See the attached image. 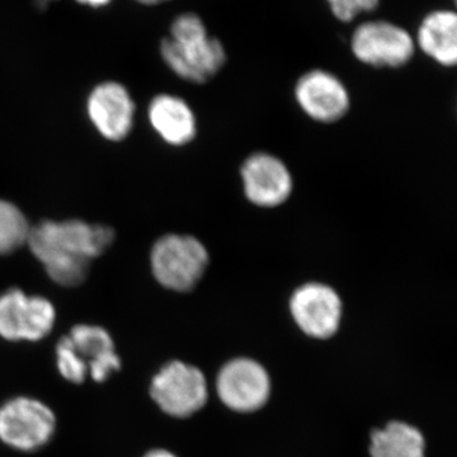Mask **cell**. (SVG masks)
Listing matches in <instances>:
<instances>
[{"label":"cell","mask_w":457,"mask_h":457,"mask_svg":"<svg viewBox=\"0 0 457 457\" xmlns=\"http://www.w3.org/2000/svg\"><path fill=\"white\" fill-rule=\"evenodd\" d=\"M144 457H177L174 456L173 453H170L167 450L156 449L152 450L150 453H147Z\"/></svg>","instance_id":"21"},{"label":"cell","mask_w":457,"mask_h":457,"mask_svg":"<svg viewBox=\"0 0 457 457\" xmlns=\"http://www.w3.org/2000/svg\"><path fill=\"white\" fill-rule=\"evenodd\" d=\"M150 394L158 407L171 417L186 418L206 404V378L195 366L179 361L167 363L153 378Z\"/></svg>","instance_id":"6"},{"label":"cell","mask_w":457,"mask_h":457,"mask_svg":"<svg viewBox=\"0 0 457 457\" xmlns=\"http://www.w3.org/2000/svg\"><path fill=\"white\" fill-rule=\"evenodd\" d=\"M149 121L156 134L174 146H183L196 137L197 121L185 99L173 95H159L147 110Z\"/></svg>","instance_id":"15"},{"label":"cell","mask_w":457,"mask_h":457,"mask_svg":"<svg viewBox=\"0 0 457 457\" xmlns=\"http://www.w3.org/2000/svg\"><path fill=\"white\" fill-rule=\"evenodd\" d=\"M113 239V228L106 225L42 221L31 228L27 245L54 282L73 287L82 284L90 261L104 254Z\"/></svg>","instance_id":"1"},{"label":"cell","mask_w":457,"mask_h":457,"mask_svg":"<svg viewBox=\"0 0 457 457\" xmlns=\"http://www.w3.org/2000/svg\"><path fill=\"white\" fill-rule=\"evenodd\" d=\"M417 50L444 68L457 66V11L437 8L428 12L417 27Z\"/></svg>","instance_id":"13"},{"label":"cell","mask_w":457,"mask_h":457,"mask_svg":"<svg viewBox=\"0 0 457 457\" xmlns=\"http://www.w3.org/2000/svg\"><path fill=\"white\" fill-rule=\"evenodd\" d=\"M371 457H426L422 433L407 423L392 422L372 433Z\"/></svg>","instance_id":"16"},{"label":"cell","mask_w":457,"mask_h":457,"mask_svg":"<svg viewBox=\"0 0 457 457\" xmlns=\"http://www.w3.org/2000/svg\"><path fill=\"white\" fill-rule=\"evenodd\" d=\"M75 2L79 3V4L86 5V7L98 9L106 7V5L110 4L112 0H75Z\"/></svg>","instance_id":"20"},{"label":"cell","mask_w":457,"mask_h":457,"mask_svg":"<svg viewBox=\"0 0 457 457\" xmlns=\"http://www.w3.org/2000/svg\"><path fill=\"white\" fill-rule=\"evenodd\" d=\"M56 366L60 375L69 383L82 384L86 381L88 370L75 352L68 336L62 337L56 345Z\"/></svg>","instance_id":"18"},{"label":"cell","mask_w":457,"mask_h":457,"mask_svg":"<svg viewBox=\"0 0 457 457\" xmlns=\"http://www.w3.org/2000/svg\"><path fill=\"white\" fill-rule=\"evenodd\" d=\"M294 320L305 335L326 339L335 336L342 319V300L330 286L309 282L290 300Z\"/></svg>","instance_id":"8"},{"label":"cell","mask_w":457,"mask_h":457,"mask_svg":"<svg viewBox=\"0 0 457 457\" xmlns=\"http://www.w3.org/2000/svg\"><path fill=\"white\" fill-rule=\"evenodd\" d=\"M350 47L352 55L372 68H402L417 51L413 33L383 18L363 21L354 27Z\"/></svg>","instance_id":"4"},{"label":"cell","mask_w":457,"mask_h":457,"mask_svg":"<svg viewBox=\"0 0 457 457\" xmlns=\"http://www.w3.org/2000/svg\"><path fill=\"white\" fill-rule=\"evenodd\" d=\"M31 228L17 206L0 200V255L12 253L27 245Z\"/></svg>","instance_id":"17"},{"label":"cell","mask_w":457,"mask_h":457,"mask_svg":"<svg viewBox=\"0 0 457 457\" xmlns=\"http://www.w3.org/2000/svg\"><path fill=\"white\" fill-rule=\"evenodd\" d=\"M88 375L96 383H104L121 369V360L114 351L112 337L104 328L78 324L68 335Z\"/></svg>","instance_id":"14"},{"label":"cell","mask_w":457,"mask_h":457,"mask_svg":"<svg viewBox=\"0 0 457 457\" xmlns=\"http://www.w3.org/2000/svg\"><path fill=\"white\" fill-rule=\"evenodd\" d=\"M135 2L145 5V7H156V5L164 4V3L171 2V0H135Z\"/></svg>","instance_id":"22"},{"label":"cell","mask_w":457,"mask_h":457,"mask_svg":"<svg viewBox=\"0 0 457 457\" xmlns=\"http://www.w3.org/2000/svg\"><path fill=\"white\" fill-rule=\"evenodd\" d=\"M246 198L255 206L278 207L293 194L290 170L278 156L255 153L245 159L240 170Z\"/></svg>","instance_id":"11"},{"label":"cell","mask_w":457,"mask_h":457,"mask_svg":"<svg viewBox=\"0 0 457 457\" xmlns=\"http://www.w3.org/2000/svg\"><path fill=\"white\" fill-rule=\"evenodd\" d=\"M51 2H54V0H36V4H37L38 8L44 9L46 8Z\"/></svg>","instance_id":"23"},{"label":"cell","mask_w":457,"mask_h":457,"mask_svg":"<svg viewBox=\"0 0 457 457\" xmlns=\"http://www.w3.org/2000/svg\"><path fill=\"white\" fill-rule=\"evenodd\" d=\"M165 65L180 79L204 84L220 73L227 64V50L210 33L203 17L185 12L171 20L170 32L161 42Z\"/></svg>","instance_id":"2"},{"label":"cell","mask_w":457,"mask_h":457,"mask_svg":"<svg viewBox=\"0 0 457 457\" xmlns=\"http://www.w3.org/2000/svg\"><path fill=\"white\" fill-rule=\"evenodd\" d=\"M453 9H455V11H457V0H453Z\"/></svg>","instance_id":"24"},{"label":"cell","mask_w":457,"mask_h":457,"mask_svg":"<svg viewBox=\"0 0 457 457\" xmlns=\"http://www.w3.org/2000/svg\"><path fill=\"white\" fill-rule=\"evenodd\" d=\"M330 13L342 23H352L357 18L372 13L381 0H326Z\"/></svg>","instance_id":"19"},{"label":"cell","mask_w":457,"mask_h":457,"mask_svg":"<svg viewBox=\"0 0 457 457\" xmlns=\"http://www.w3.org/2000/svg\"><path fill=\"white\" fill-rule=\"evenodd\" d=\"M87 111L90 121L106 139L120 141L130 134L134 125L135 104L122 84H99L89 95Z\"/></svg>","instance_id":"12"},{"label":"cell","mask_w":457,"mask_h":457,"mask_svg":"<svg viewBox=\"0 0 457 457\" xmlns=\"http://www.w3.org/2000/svg\"><path fill=\"white\" fill-rule=\"evenodd\" d=\"M153 275L168 290L187 293L196 287L210 263L206 246L197 237L168 234L156 240L150 254Z\"/></svg>","instance_id":"3"},{"label":"cell","mask_w":457,"mask_h":457,"mask_svg":"<svg viewBox=\"0 0 457 457\" xmlns=\"http://www.w3.org/2000/svg\"><path fill=\"white\" fill-rule=\"evenodd\" d=\"M295 98L314 121H339L350 110V93L337 75L323 69L306 71L295 86Z\"/></svg>","instance_id":"10"},{"label":"cell","mask_w":457,"mask_h":457,"mask_svg":"<svg viewBox=\"0 0 457 457\" xmlns=\"http://www.w3.org/2000/svg\"><path fill=\"white\" fill-rule=\"evenodd\" d=\"M55 319V308L45 297L27 296L20 288L0 295V337L9 342L41 341Z\"/></svg>","instance_id":"7"},{"label":"cell","mask_w":457,"mask_h":457,"mask_svg":"<svg viewBox=\"0 0 457 457\" xmlns=\"http://www.w3.org/2000/svg\"><path fill=\"white\" fill-rule=\"evenodd\" d=\"M216 387L221 402L240 413H249L263 407L270 392L266 370L248 359L228 362L219 372Z\"/></svg>","instance_id":"9"},{"label":"cell","mask_w":457,"mask_h":457,"mask_svg":"<svg viewBox=\"0 0 457 457\" xmlns=\"http://www.w3.org/2000/svg\"><path fill=\"white\" fill-rule=\"evenodd\" d=\"M56 418L37 399L17 396L0 407V440L12 449L32 453L49 444Z\"/></svg>","instance_id":"5"}]
</instances>
